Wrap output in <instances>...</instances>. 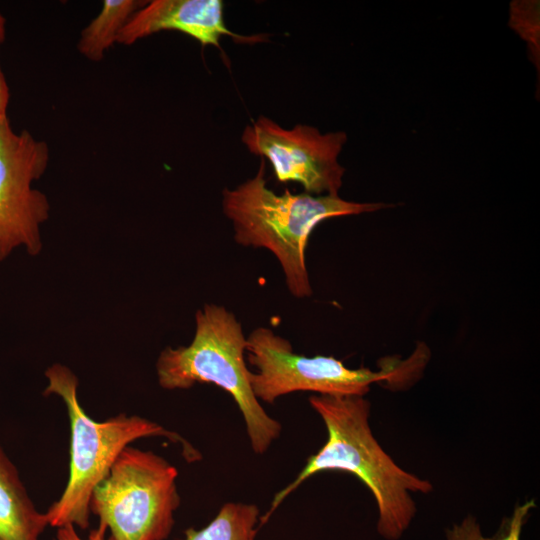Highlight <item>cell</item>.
Returning a JSON list of instances; mask_svg holds the SVG:
<instances>
[{
  "label": "cell",
  "instance_id": "6da1fadb",
  "mask_svg": "<svg viewBox=\"0 0 540 540\" xmlns=\"http://www.w3.org/2000/svg\"><path fill=\"white\" fill-rule=\"evenodd\" d=\"M309 404L322 419L327 440L297 477L275 494L261 524L311 476L341 471L355 475L371 491L378 510V534L385 540H399L417 514L412 494L432 492V483L404 470L385 452L372 433L371 405L364 396L314 394Z\"/></svg>",
  "mask_w": 540,
  "mask_h": 540
},
{
  "label": "cell",
  "instance_id": "7a4b0ae2",
  "mask_svg": "<svg viewBox=\"0 0 540 540\" xmlns=\"http://www.w3.org/2000/svg\"><path fill=\"white\" fill-rule=\"evenodd\" d=\"M265 159L258 171L234 189L222 192V209L232 221L235 241L245 247H262L279 261L289 292L297 298L312 295L305 262L310 234L322 221L345 215L374 212L383 203H357L339 196L309 193L276 194L267 187Z\"/></svg>",
  "mask_w": 540,
  "mask_h": 540
},
{
  "label": "cell",
  "instance_id": "3957f363",
  "mask_svg": "<svg viewBox=\"0 0 540 540\" xmlns=\"http://www.w3.org/2000/svg\"><path fill=\"white\" fill-rule=\"evenodd\" d=\"M45 376L48 385L44 395L55 394L63 400L71 433L69 477L60 498L45 512L49 526L72 524L87 529L92 491L108 475L122 450L138 439L166 437L182 446L188 462L201 458L199 451L178 433L138 415L122 413L101 422L90 418L78 400V379L68 367L54 364Z\"/></svg>",
  "mask_w": 540,
  "mask_h": 540
},
{
  "label": "cell",
  "instance_id": "277c9868",
  "mask_svg": "<svg viewBox=\"0 0 540 540\" xmlns=\"http://www.w3.org/2000/svg\"><path fill=\"white\" fill-rule=\"evenodd\" d=\"M195 334L188 346L165 348L156 362L159 385L186 390L196 383L214 384L231 395L243 417L254 453L263 455L281 434L254 396L246 365L247 338L240 322L225 307L205 304L195 315Z\"/></svg>",
  "mask_w": 540,
  "mask_h": 540
},
{
  "label": "cell",
  "instance_id": "5b68a950",
  "mask_svg": "<svg viewBox=\"0 0 540 540\" xmlns=\"http://www.w3.org/2000/svg\"><path fill=\"white\" fill-rule=\"evenodd\" d=\"M177 477L165 458L129 445L92 491L90 513L114 540H166L181 503Z\"/></svg>",
  "mask_w": 540,
  "mask_h": 540
},
{
  "label": "cell",
  "instance_id": "8992f818",
  "mask_svg": "<svg viewBox=\"0 0 540 540\" xmlns=\"http://www.w3.org/2000/svg\"><path fill=\"white\" fill-rule=\"evenodd\" d=\"M248 362L256 368L249 381L261 403H274L294 392L316 395L365 396L376 382L401 377L404 367L393 364L379 371L351 369L332 356L307 357L296 354L291 343L266 327H258L247 337Z\"/></svg>",
  "mask_w": 540,
  "mask_h": 540
},
{
  "label": "cell",
  "instance_id": "52a82bcc",
  "mask_svg": "<svg viewBox=\"0 0 540 540\" xmlns=\"http://www.w3.org/2000/svg\"><path fill=\"white\" fill-rule=\"evenodd\" d=\"M49 159L45 141L27 130L16 132L8 119L0 122V261L20 246L30 255L41 250L40 226L50 205L32 184L43 176Z\"/></svg>",
  "mask_w": 540,
  "mask_h": 540
},
{
  "label": "cell",
  "instance_id": "ba28073f",
  "mask_svg": "<svg viewBox=\"0 0 540 540\" xmlns=\"http://www.w3.org/2000/svg\"><path fill=\"white\" fill-rule=\"evenodd\" d=\"M241 140L270 162L277 181L298 182L312 195L338 196L345 172L337 160L347 140L344 132L321 134L303 124L284 129L261 115L245 127Z\"/></svg>",
  "mask_w": 540,
  "mask_h": 540
},
{
  "label": "cell",
  "instance_id": "9c48e42d",
  "mask_svg": "<svg viewBox=\"0 0 540 540\" xmlns=\"http://www.w3.org/2000/svg\"><path fill=\"white\" fill-rule=\"evenodd\" d=\"M221 0H153L141 7L121 30L117 43L132 45L160 31H179L202 46L219 47L220 37L245 39L231 32L224 21Z\"/></svg>",
  "mask_w": 540,
  "mask_h": 540
},
{
  "label": "cell",
  "instance_id": "30bf717a",
  "mask_svg": "<svg viewBox=\"0 0 540 540\" xmlns=\"http://www.w3.org/2000/svg\"><path fill=\"white\" fill-rule=\"evenodd\" d=\"M47 526L0 446V540H38Z\"/></svg>",
  "mask_w": 540,
  "mask_h": 540
},
{
  "label": "cell",
  "instance_id": "8fae6325",
  "mask_svg": "<svg viewBox=\"0 0 540 540\" xmlns=\"http://www.w3.org/2000/svg\"><path fill=\"white\" fill-rule=\"evenodd\" d=\"M147 1L105 0L95 18L81 31L77 42L79 53L92 62L104 58L107 50L117 43L121 30Z\"/></svg>",
  "mask_w": 540,
  "mask_h": 540
},
{
  "label": "cell",
  "instance_id": "7c38bea8",
  "mask_svg": "<svg viewBox=\"0 0 540 540\" xmlns=\"http://www.w3.org/2000/svg\"><path fill=\"white\" fill-rule=\"evenodd\" d=\"M260 510L253 503L227 502L203 528H189L185 540H255Z\"/></svg>",
  "mask_w": 540,
  "mask_h": 540
},
{
  "label": "cell",
  "instance_id": "4fadbf2b",
  "mask_svg": "<svg viewBox=\"0 0 540 540\" xmlns=\"http://www.w3.org/2000/svg\"><path fill=\"white\" fill-rule=\"evenodd\" d=\"M536 507L534 499L516 505L513 514L506 518L499 531L491 536H485L478 520L467 515L459 523L445 529L446 540H521L523 527L532 509Z\"/></svg>",
  "mask_w": 540,
  "mask_h": 540
},
{
  "label": "cell",
  "instance_id": "5bb4252c",
  "mask_svg": "<svg viewBox=\"0 0 540 540\" xmlns=\"http://www.w3.org/2000/svg\"><path fill=\"white\" fill-rule=\"evenodd\" d=\"M107 532L108 530L99 524L86 537H82L74 525L67 524L57 528L55 540H114L110 534L107 535Z\"/></svg>",
  "mask_w": 540,
  "mask_h": 540
},
{
  "label": "cell",
  "instance_id": "9a60e30c",
  "mask_svg": "<svg viewBox=\"0 0 540 540\" xmlns=\"http://www.w3.org/2000/svg\"><path fill=\"white\" fill-rule=\"evenodd\" d=\"M4 38L0 37V45L3 43ZM10 99L9 87L5 78V75L0 66V122L8 119L7 108Z\"/></svg>",
  "mask_w": 540,
  "mask_h": 540
},
{
  "label": "cell",
  "instance_id": "2e32d148",
  "mask_svg": "<svg viewBox=\"0 0 540 540\" xmlns=\"http://www.w3.org/2000/svg\"><path fill=\"white\" fill-rule=\"evenodd\" d=\"M6 33V19L3 14L0 12V37L5 39Z\"/></svg>",
  "mask_w": 540,
  "mask_h": 540
}]
</instances>
